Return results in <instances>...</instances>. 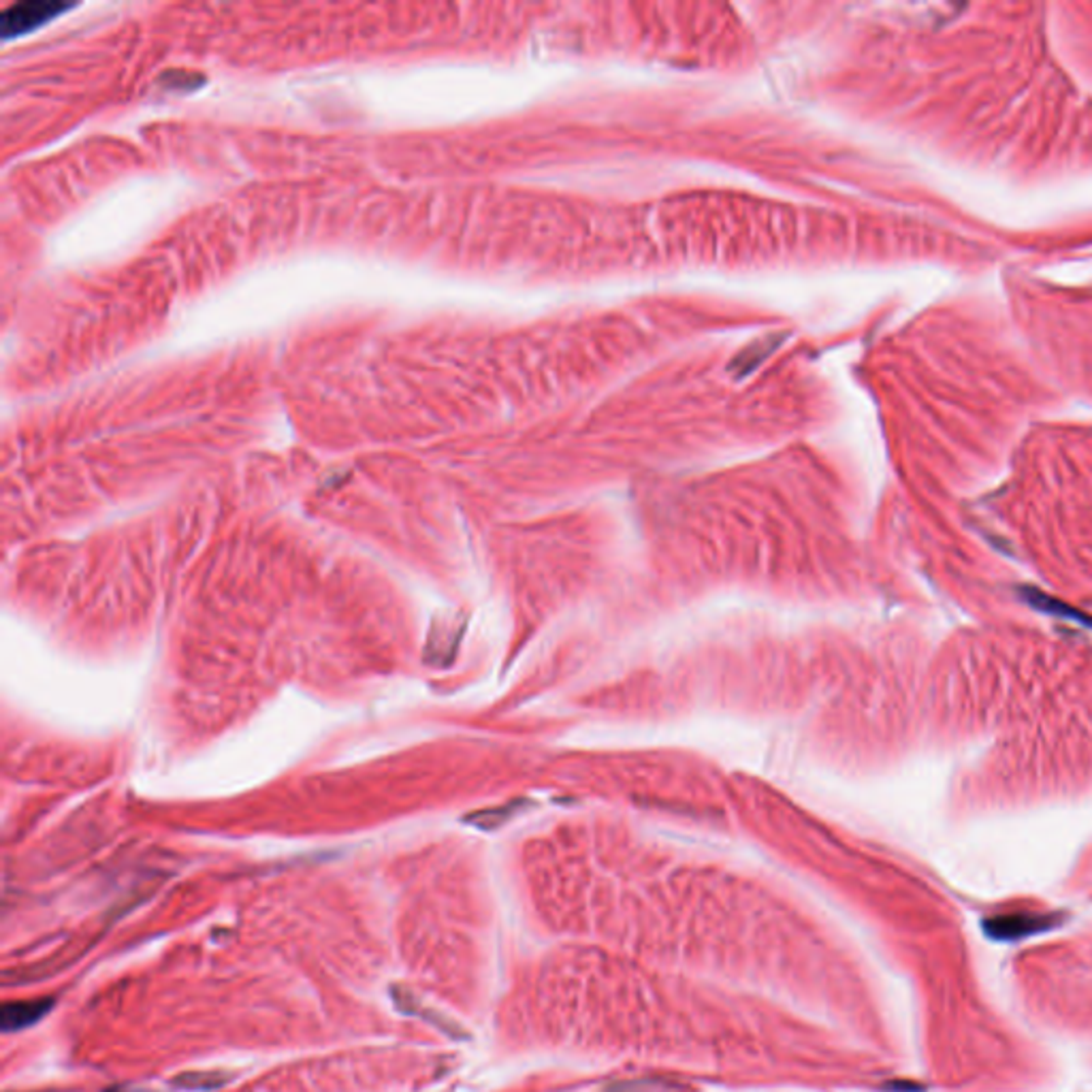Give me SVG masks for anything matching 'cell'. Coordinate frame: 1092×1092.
<instances>
[{
	"label": "cell",
	"instance_id": "1",
	"mask_svg": "<svg viewBox=\"0 0 1092 1092\" xmlns=\"http://www.w3.org/2000/svg\"><path fill=\"white\" fill-rule=\"evenodd\" d=\"M70 5L68 3H56V0H28V3H16L0 16V28H3L5 39L22 37L30 30H37L45 22L54 20L58 14H63Z\"/></svg>",
	"mask_w": 1092,
	"mask_h": 1092
},
{
	"label": "cell",
	"instance_id": "2",
	"mask_svg": "<svg viewBox=\"0 0 1092 1092\" xmlns=\"http://www.w3.org/2000/svg\"><path fill=\"white\" fill-rule=\"evenodd\" d=\"M52 1005H54V999H32V1001L7 1003L3 1007V1016H0V1023H3V1028L7 1032L28 1028L32 1024H37L41 1018L50 1014Z\"/></svg>",
	"mask_w": 1092,
	"mask_h": 1092
}]
</instances>
